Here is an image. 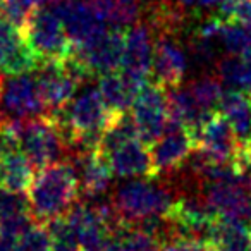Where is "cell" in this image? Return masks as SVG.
Instances as JSON below:
<instances>
[{"label": "cell", "mask_w": 251, "mask_h": 251, "mask_svg": "<svg viewBox=\"0 0 251 251\" xmlns=\"http://www.w3.org/2000/svg\"><path fill=\"white\" fill-rule=\"evenodd\" d=\"M219 108L236 134L237 143L251 141V95L227 90L220 98Z\"/></svg>", "instance_id": "cell-18"}, {"label": "cell", "mask_w": 251, "mask_h": 251, "mask_svg": "<svg viewBox=\"0 0 251 251\" xmlns=\"http://www.w3.org/2000/svg\"><path fill=\"white\" fill-rule=\"evenodd\" d=\"M67 160L73 164L79 181V193L86 198L97 200L107 193L112 184L114 172L108 164V158L98 148L88 151H73Z\"/></svg>", "instance_id": "cell-14"}, {"label": "cell", "mask_w": 251, "mask_h": 251, "mask_svg": "<svg viewBox=\"0 0 251 251\" xmlns=\"http://www.w3.org/2000/svg\"><path fill=\"white\" fill-rule=\"evenodd\" d=\"M188 71V53L182 49L177 35L158 33L153 45L151 77L153 83L169 88L179 86Z\"/></svg>", "instance_id": "cell-12"}, {"label": "cell", "mask_w": 251, "mask_h": 251, "mask_svg": "<svg viewBox=\"0 0 251 251\" xmlns=\"http://www.w3.org/2000/svg\"><path fill=\"white\" fill-rule=\"evenodd\" d=\"M217 77L227 90L251 95V49L243 55H226L215 64Z\"/></svg>", "instance_id": "cell-23"}, {"label": "cell", "mask_w": 251, "mask_h": 251, "mask_svg": "<svg viewBox=\"0 0 251 251\" xmlns=\"http://www.w3.org/2000/svg\"><path fill=\"white\" fill-rule=\"evenodd\" d=\"M35 177V167L21 150L0 155V188L26 193Z\"/></svg>", "instance_id": "cell-21"}, {"label": "cell", "mask_w": 251, "mask_h": 251, "mask_svg": "<svg viewBox=\"0 0 251 251\" xmlns=\"http://www.w3.org/2000/svg\"><path fill=\"white\" fill-rule=\"evenodd\" d=\"M138 138L151 147L169 126L167 90L157 83H147L134 97L129 110Z\"/></svg>", "instance_id": "cell-6"}, {"label": "cell", "mask_w": 251, "mask_h": 251, "mask_svg": "<svg viewBox=\"0 0 251 251\" xmlns=\"http://www.w3.org/2000/svg\"><path fill=\"white\" fill-rule=\"evenodd\" d=\"M198 193L217 219L251 222V188L246 176L200 182Z\"/></svg>", "instance_id": "cell-5"}, {"label": "cell", "mask_w": 251, "mask_h": 251, "mask_svg": "<svg viewBox=\"0 0 251 251\" xmlns=\"http://www.w3.org/2000/svg\"><path fill=\"white\" fill-rule=\"evenodd\" d=\"M220 52L226 55H243L251 49V26L236 21H224L219 31Z\"/></svg>", "instance_id": "cell-24"}, {"label": "cell", "mask_w": 251, "mask_h": 251, "mask_svg": "<svg viewBox=\"0 0 251 251\" xmlns=\"http://www.w3.org/2000/svg\"><path fill=\"white\" fill-rule=\"evenodd\" d=\"M21 31L38 59V64L62 62L73 52V43L67 38L59 16L52 9L43 5L35 7L29 12Z\"/></svg>", "instance_id": "cell-3"}, {"label": "cell", "mask_w": 251, "mask_h": 251, "mask_svg": "<svg viewBox=\"0 0 251 251\" xmlns=\"http://www.w3.org/2000/svg\"><path fill=\"white\" fill-rule=\"evenodd\" d=\"M2 105L5 114L14 119H29L45 114V107L36 90L35 76H29L28 73L4 81Z\"/></svg>", "instance_id": "cell-17"}, {"label": "cell", "mask_w": 251, "mask_h": 251, "mask_svg": "<svg viewBox=\"0 0 251 251\" xmlns=\"http://www.w3.org/2000/svg\"><path fill=\"white\" fill-rule=\"evenodd\" d=\"M95 14L112 28H129L140 21L143 9L138 0H88Z\"/></svg>", "instance_id": "cell-22"}, {"label": "cell", "mask_w": 251, "mask_h": 251, "mask_svg": "<svg viewBox=\"0 0 251 251\" xmlns=\"http://www.w3.org/2000/svg\"><path fill=\"white\" fill-rule=\"evenodd\" d=\"M174 196L165 186L155 184L151 179H134L121 184L114 193L112 206L122 224L134 226L148 217L167 215Z\"/></svg>", "instance_id": "cell-2"}, {"label": "cell", "mask_w": 251, "mask_h": 251, "mask_svg": "<svg viewBox=\"0 0 251 251\" xmlns=\"http://www.w3.org/2000/svg\"><path fill=\"white\" fill-rule=\"evenodd\" d=\"M18 237L19 234L12 232V230L0 229V251H14Z\"/></svg>", "instance_id": "cell-31"}, {"label": "cell", "mask_w": 251, "mask_h": 251, "mask_svg": "<svg viewBox=\"0 0 251 251\" xmlns=\"http://www.w3.org/2000/svg\"><path fill=\"white\" fill-rule=\"evenodd\" d=\"M155 35L147 23H134L126 31L124 53L121 60V73L134 84L143 88L151 76Z\"/></svg>", "instance_id": "cell-8"}, {"label": "cell", "mask_w": 251, "mask_h": 251, "mask_svg": "<svg viewBox=\"0 0 251 251\" xmlns=\"http://www.w3.org/2000/svg\"><path fill=\"white\" fill-rule=\"evenodd\" d=\"M43 224L47 226V230L50 234L53 251H81L66 213L59 217H53V219L47 220Z\"/></svg>", "instance_id": "cell-27"}, {"label": "cell", "mask_w": 251, "mask_h": 251, "mask_svg": "<svg viewBox=\"0 0 251 251\" xmlns=\"http://www.w3.org/2000/svg\"><path fill=\"white\" fill-rule=\"evenodd\" d=\"M14 251H53V244L47 226L42 222H31L16 241Z\"/></svg>", "instance_id": "cell-28"}, {"label": "cell", "mask_w": 251, "mask_h": 251, "mask_svg": "<svg viewBox=\"0 0 251 251\" xmlns=\"http://www.w3.org/2000/svg\"><path fill=\"white\" fill-rule=\"evenodd\" d=\"M208 246L215 251H251V227L241 220L217 219Z\"/></svg>", "instance_id": "cell-20"}, {"label": "cell", "mask_w": 251, "mask_h": 251, "mask_svg": "<svg viewBox=\"0 0 251 251\" xmlns=\"http://www.w3.org/2000/svg\"><path fill=\"white\" fill-rule=\"evenodd\" d=\"M79 181L69 160H57L40 169L26 191L33 220L47 222L64 215L79 200Z\"/></svg>", "instance_id": "cell-1"}, {"label": "cell", "mask_w": 251, "mask_h": 251, "mask_svg": "<svg viewBox=\"0 0 251 251\" xmlns=\"http://www.w3.org/2000/svg\"><path fill=\"white\" fill-rule=\"evenodd\" d=\"M162 251H210V246L196 243V241L174 237V239H169L162 244Z\"/></svg>", "instance_id": "cell-30"}, {"label": "cell", "mask_w": 251, "mask_h": 251, "mask_svg": "<svg viewBox=\"0 0 251 251\" xmlns=\"http://www.w3.org/2000/svg\"><path fill=\"white\" fill-rule=\"evenodd\" d=\"M2 91H4V79H2V74H0V101H2Z\"/></svg>", "instance_id": "cell-32"}, {"label": "cell", "mask_w": 251, "mask_h": 251, "mask_svg": "<svg viewBox=\"0 0 251 251\" xmlns=\"http://www.w3.org/2000/svg\"><path fill=\"white\" fill-rule=\"evenodd\" d=\"M35 74L36 90L38 97L45 107V114L62 108L71 98L74 97L79 81L77 77L67 69V66L62 62H45L38 64Z\"/></svg>", "instance_id": "cell-11"}, {"label": "cell", "mask_w": 251, "mask_h": 251, "mask_svg": "<svg viewBox=\"0 0 251 251\" xmlns=\"http://www.w3.org/2000/svg\"><path fill=\"white\" fill-rule=\"evenodd\" d=\"M38 59L29 49L23 31L0 12V74L18 76L33 73Z\"/></svg>", "instance_id": "cell-13"}, {"label": "cell", "mask_w": 251, "mask_h": 251, "mask_svg": "<svg viewBox=\"0 0 251 251\" xmlns=\"http://www.w3.org/2000/svg\"><path fill=\"white\" fill-rule=\"evenodd\" d=\"M195 147V136L186 127L169 122L167 131L150 147L155 179L179 171Z\"/></svg>", "instance_id": "cell-10"}, {"label": "cell", "mask_w": 251, "mask_h": 251, "mask_svg": "<svg viewBox=\"0 0 251 251\" xmlns=\"http://www.w3.org/2000/svg\"><path fill=\"white\" fill-rule=\"evenodd\" d=\"M55 2H59V0H50V4H55Z\"/></svg>", "instance_id": "cell-35"}, {"label": "cell", "mask_w": 251, "mask_h": 251, "mask_svg": "<svg viewBox=\"0 0 251 251\" xmlns=\"http://www.w3.org/2000/svg\"><path fill=\"white\" fill-rule=\"evenodd\" d=\"M117 251H162V246L153 236L129 224H121L114 230Z\"/></svg>", "instance_id": "cell-25"}, {"label": "cell", "mask_w": 251, "mask_h": 251, "mask_svg": "<svg viewBox=\"0 0 251 251\" xmlns=\"http://www.w3.org/2000/svg\"><path fill=\"white\" fill-rule=\"evenodd\" d=\"M4 11V0H0V12Z\"/></svg>", "instance_id": "cell-33"}, {"label": "cell", "mask_w": 251, "mask_h": 251, "mask_svg": "<svg viewBox=\"0 0 251 251\" xmlns=\"http://www.w3.org/2000/svg\"><path fill=\"white\" fill-rule=\"evenodd\" d=\"M215 16L224 21H236L251 26V0H226L217 9Z\"/></svg>", "instance_id": "cell-29"}, {"label": "cell", "mask_w": 251, "mask_h": 251, "mask_svg": "<svg viewBox=\"0 0 251 251\" xmlns=\"http://www.w3.org/2000/svg\"><path fill=\"white\" fill-rule=\"evenodd\" d=\"M52 11L59 16L73 49L95 42L107 29L105 23L88 4V0H59L53 4Z\"/></svg>", "instance_id": "cell-9"}, {"label": "cell", "mask_w": 251, "mask_h": 251, "mask_svg": "<svg viewBox=\"0 0 251 251\" xmlns=\"http://www.w3.org/2000/svg\"><path fill=\"white\" fill-rule=\"evenodd\" d=\"M210 251H215V250H212V248H210Z\"/></svg>", "instance_id": "cell-36"}, {"label": "cell", "mask_w": 251, "mask_h": 251, "mask_svg": "<svg viewBox=\"0 0 251 251\" xmlns=\"http://www.w3.org/2000/svg\"><path fill=\"white\" fill-rule=\"evenodd\" d=\"M124 29L110 28L105 29L95 42L73 49L71 55L88 71L91 77H100L103 74L119 71L124 53Z\"/></svg>", "instance_id": "cell-7"}, {"label": "cell", "mask_w": 251, "mask_h": 251, "mask_svg": "<svg viewBox=\"0 0 251 251\" xmlns=\"http://www.w3.org/2000/svg\"><path fill=\"white\" fill-rule=\"evenodd\" d=\"M98 150H100V148H98ZM105 155H107V158H108L112 172H114V176H117V177L155 179L150 148H148L140 138L122 141V143L112 147L108 151H105Z\"/></svg>", "instance_id": "cell-16"}, {"label": "cell", "mask_w": 251, "mask_h": 251, "mask_svg": "<svg viewBox=\"0 0 251 251\" xmlns=\"http://www.w3.org/2000/svg\"><path fill=\"white\" fill-rule=\"evenodd\" d=\"M143 2H148V4H151V2H158V0H143Z\"/></svg>", "instance_id": "cell-34"}, {"label": "cell", "mask_w": 251, "mask_h": 251, "mask_svg": "<svg viewBox=\"0 0 251 251\" xmlns=\"http://www.w3.org/2000/svg\"><path fill=\"white\" fill-rule=\"evenodd\" d=\"M195 143L200 151L215 162H232L237 151V138L220 112H213L196 131Z\"/></svg>", "instance_id": "cell-15"}, {"label": "cell", "mask_w": 251, "mask_h": 251, "mask_svg": "<svg viewBox=\"0 0 251 251\" xmlns=\"http://www.w3.org/2000/svg\"><path fill=\"white\" fill-rule=\"evenodd\" d=\"M189 91H191L193 98L196 100V103L206 112H215L213 108L219 107L220 98L224 95V84L220 83V79L217 76H205L198 77V79L191 81L188 84Z\"/></svg>", "instance_id": "cell-26"}, {"label": "cell", "mask_w": 251, "mask_h": 251, "mask_svg": "<svg viewBox=\"0 0 251 251\" xmlns=\"http://www.w3.org/2000/svg\"><path fill=\"white\" fill-rule=\"evenodd\" d=\"M18 136L19 148L36 171L60 160L66 151L62 133L49 114L21 119Z\"/></svg>", "instance_id": "cell-4"}, {"label": "cell", "mask_w": 251, "mask_h": 251, "mask_svg": "<svg viewBox=\"0 0 251 251\" xmlns=\"http://www.w3.org/2000/svg\"><path fill=\"white\" fill-rule=\"evenodd\" d=\"M98 79H100L98 81V91H100L110 114H121V112L129 110L134 97L141 90L138 84L127 79L121 71L103 74Z\"/></svg>", "instance_id": "cell-19"}]
</instances>
